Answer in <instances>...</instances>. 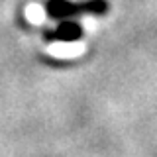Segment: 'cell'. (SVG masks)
<instances>
[{
  "label": "cell",
  "instance_id": "cell-2",
  "mask_svg": "<svg viewBox=\"0 0 157 157\" xmlns=\"http://www.w3.org/2000/svg\"><path fill=\"white\" fill-rule=\"evenodd\" d=\"M81 36H82L81 26L75 24V22H69V20L47 33L49 39H59V41H75V39H78Z\"/></svg>",
  "mask_w": 157,
  "mask_h": 157
},
{
  "label": "cell",
  "instance_id": "cell-1",
  "mask_svg": "<svg viewBox=\"0 0 157 157\" xmlns=\"http://www.w3.org/2000/svg\"><path fill=\"white\" fill-rule=\"evenodd\" d=\"M47 12L51 14V18H71L78 12L102 14L106 12V2L104 0H90L86 4H73V2H67V0H51L47 4Z\"/></svg>",
  "mask_w": 157,
  "mask_h": 157
}]
</instances>
